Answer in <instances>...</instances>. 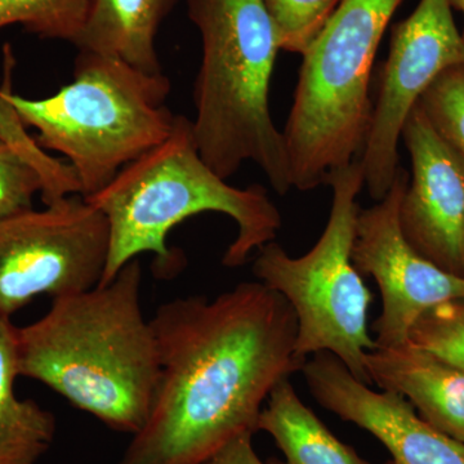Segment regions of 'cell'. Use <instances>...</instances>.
<instances>
[{
  "label": "cell",
  "instance_id": "1",
  "mask_svg": "<svg viewBox=\"0 0 464 464\" xmlns=\"http://www.w3.org/2000/svg\"><path fill=\"white\" fill-rule=\"evenodd\" d=\"M159 378L148 422L121 464H204L257 432L271 391L301 372L297 316L280 293L240 283L215 299L176 298L151 320Z\"/></svg>",
  "mask_w": 464,
  "mask_h": 464
},
{
  "label": "cell",
  "instance_id": "2",
  "mask_svg": "<svg viewBox=\"0 0 464 464\" xmlns=\"http://www.w3.org/2000/svg\"><path fill=\"white\" fill-rule=\"evenodd\" d=\"M141 283L134 258L106 285L54 298L42 319L16 328L18 375L42 382L110 429L141 431L160 368Z\"/></svg>",
  "mask_w": 464,
  "mask_h": 464
},
{
  "label": "cell",
  "instance_id": "3",
  "mask_svg": "<svg viewBox=\"0 0 464 464\" xmlns=\"http://www.w3.org/2000/svg\"><path fill=\"white\" fill-rule=\"evenodd\" d=\"M226 181L201 158L192 121L176 115L163 142L125 166L105 188L84 198L109 224L108 264L100 285L141 253H154L163 273L177 270L179 258L168 248V234L200 213H222L237 226L222 259L226 267H240L256 249L274 241L283 219L265 188H237Z\"/></svg>",
  "mask_w": 464,
  "mask_h": 464
},
{
  "label": "cell",
  "instance_id": "4",
  "mask_svg": "<svg viewBox=\"0 0 464 464\" xmlns=\"http://www.w3.org/2000/svg\"><path fill=\"white\" fill-rule=\"evenodd\" d=\"M188 5L201 38L192 121L201 158L224 179L252 161L285 195L292 188L285 140L270 110L280 47L264 2L188 0Z\"/></svg>",
  "mask_w": 464,
  "mask_h": 464
},
{
  "label": "cell",
  "instance_id": "5",
  "mask_svg": "<svg viewBox=\"0 0 464 464\" xmlns=\"http://www.w3.org/2000/svg\"><path fill=\"white\" fill-rule=\"evenodd\" d=\"M170 82L121 58L79 51L72 81L47 99L12 93L7 99L43 150L60 152L72 167L81 195L105 188L116 174L172 132L167 106Z\"/></svg>",
  "mask_w": 464,
  "mask_h": 464
},
{
  "label": "cell",
  "instance_id": "6",
  "mask_svg": "<svg viewBox=\"0 0 464 464\" xmlns=\"http://www.w3.org/2000/svg\"><path fill=\"white\" fill-rule=\"evenodd\" d=\"M402 0H342L304 54L283 130L290 182L299 191L326 185L360 155L373 103L372 69Z\"/></svg>",
  "mask_w": 464,
  "mask_h": 464
},
{
  "label": "cell",
  "instance_id": "7",
  "mask_svg": "<svg viewBox=\"0 0 464 464\" xmlns=\"http://www.w3.org/2000/svg\"><path fill=\"white\" fill-rule=\"evenodd\" d=\"M326 185L333 190L331 213L314 248L295 258L271 241L258 249L253 274L295 310V353L302 360L331 353L369 386L365 355L377 348L368 331L374 295L353 261L360 210L356 199L365 186L360 160L335 170Z\"/></svg>",
  "mask_w": 464,
  "mask_h": 464
},
{
  "label": "cell",
  "instance_id": "8",
  "mask_svg": "<svg viewBox=\"0 0 464 464\" xmlns=\"http://www.w3.org/2000/svg\"><path fill=\"white\" fill-rule=\"evenodd\" d=\"M109 246L108 219L82 195L0 219V319L39 295L54 299L96 288Z\"/></svg>",
  "mask_w": 464,
  "mask_h": 464
},
{
  "label": "cell",
  "instance_id": "9",
  "mask_svg": "<svg viewBox=\"0 0 464 464\" xmlns=\"http://www.w3.org/2000/svg\"><path fill=\"white\" fill-rule=\"evenodd\" d=\"M463 65L464 38L450 0H420L413 14L393 27L360 154L372 199L381 201L392 188L402 130L424 92L442 72Z\"/></svg>",
  "mask_w": 464,
  "mask_h": 464
},
{
  "label": "cell",
  "instance_id": "10",
  "mask_svg": "<svg viewBox=\"0 0 464 464\" xmlns=\"http://www.w3.org/2000/svg\"><path fill=\"white\" fill-rule=\"evenodd\" d=\"M408 182L409 174L399 168L386 198L357 215L353 265L373 277L382 295V313L373 324L377 347L405 343L430 308L464 298V277L442 270L406 240L400 204Z\"/></svg>",
  "mask_w": 464,
  "mask_h": 464
},
{
  "label": "cell",
  "instance_id": "11",
  "mask_svg": "<svg viewBox=\"0 0 464 464\" xmlns=\"http://www.w3.org/2000/svg\"><path fill=\"white\" fill-rule=\"evenodd\" d=\"M411 174L400 225L418 253L464 277V161L430 123L420 103L402 130Z\"/></svg>",
  "mask_w": 464,
  "mask_h": 464
},
{
  "label": "cell",
  "instance_id": "12",
  "mask_svg": "<svg viewBox=\"0 0 464 464\" xmlns=\"http://www.w3.org/2000/svg\"><path fill=\"white\" fill-rule=\"evenodd\" d=\"M323 408L380 440L395 464H464V444L426 422L404 398L375 392L331 353H317L302 368Z\"/></svg>",
  "mask_w": 464,
  "mask_h": 464
},
{
  "label": "cell",
  "instance_id": "13",
  "mask_svg": "<svg viewBox=\"0 0 464 464\" xmlns=\"http://www.w3.org/2000/svg\"><path fill=\"white\" fill-rule=\"evenodd\" d=\"M371 383L401 396L422 420L464 444V371L411 341L365 355Z\"/></svg>",
  "mask_w": 464,
  "mask_h": 464
},
{
  "label": "cell",
  "instance_id": "14",
  "mask_svg": "<svg viewBox=\"0 0 464 464\" xmlns=\"http://www.w3.org/2000/svg\"><path fill=\"white\" fill-rule=\"evenodd\" d=\"M179 0H92L90 16L76 42L79 51L97 52L159 74L157 52L161 24Z\"/></svg>",
  "mask_w": 464,
  "mask_h": 464
},
{
  "label": "cell",
  "instance_id": "15",
  "mask_svg": "<svg viewBox=\"0 0 464 464\" xmlns=\"http://www.w3.org/2000/svg\"><path fill=\"white\" fill-rule=\"evenodd\" d=\"M262 409L258 431L273 436L290 464H373L333 435L298 398L290 378L277 384ZM384 464H395L392 460Z\"/></svg>",
  "mask_w": 464,
  "mask_h": 464
},
{
  "label": "cell",
  "instance_id": "16",
  "mask_svg": "<svg viewBox=\"0 0 464 464\" xmlns=\"http://www.w3.org/2000/svg\"><path fill=\"white\" fill-rule=\"evenodd\" d=\"M16 328L0 319V464H35L47 453L56 420L33 400L14 395Z\"/></svg>",
  "mask_w": 464,
  "mask_h": 464
},
{
  "label": "cell",
  "instance_id": "17",
  "mask_svg": "<svg viewBox=\"0 0 464 464\" xmlns=\"http://www.w3.org/2000/svg\"><path fill=\"white\" fill-rule=\"evenodd\" d=\"M92 0H0V30L12 25L48 41L76 44Z\"/></svg>",
  "mask_w": 464,
  "mask_h": 464
},
{
  "label": "cell",
  "instance_id": "18",
  "mask_svg": "<svg viewBox=\"0 0 464 464\" xmlns=\"http://www.w3.org/2000/svg\"><path fill=\"white\" fill-rule=\"evenodd\" d=\"M280 51L304 56L329 23L342 0H262Z\"/></svg>",
  "mask_w": 464,
  "mask_h": 464
},
{
  "label": "cell",
  "instance_id": "19",
  "mask_svg": "<svg viewBox=\"0 0 464 464\" xmlns=\"http://www.w3.org/2000/svg\"><path fill=\"white\" fill-rule=\"evenodd\" d=\"M409 341L464 371V298L430 308L411 326Z\"/></svg>",
  "mask_w": 464,
  "mask_h": 464
},
{
  "label": "cell",
  "instance_id": "20",
  "mask_svg": "<svg viewBox=\"0 0 464 464\" xmlns=\"http://www.w3.org/2000/svg\"><path fill=\"white\" fill-rule=\"evenodd\" d=\"M418 103L439 136L464 161V65L442 72Z\"/></svg>",
  "mask_w": 464,
  "mask_h": 464
},
{
  "label": "cell",
  "instance_id": "21",
  "mask_svg": "<svg viewBox=\"0 0 464 464\" xmlns=\"http://www.w3.org/2000/svg\"><path fill=\"white\" fill-rule=\"evenodd\" d=\"M39 168L20 150L0 139V219L33 209V199L44 191Z\"/></svg>",
  "mask_w": 464,
  "mask_h": 464
},
{
  "label": "cell",
  "instance_id": "22",
  "mask_svg": "<svg viewBox=\"0 0 464 464\" xmlns=\"http://www.w3.org/2000/svg\"><path fill=\"white\" fill-rule=\"evenodd\" d=\"M252 438V432L241 433L204 464H265L253 448Z\"/></svg>",
  "mask_w": 464,
  "mask_h": 464
},
{
  "label": "cell",
  "instance_id": "23",
  "mask_svg": "<svg viewBox=\"0 0 464 464\" xmlns=\"http://www.w3.org/2000/svg\"><path fill=\"white\" fill-rule=\"evenodd\" d=\"M451 7L458 9V11L462 12L464 16V0H450ZM464 38V33H463Z\"/></svg>",
  "mask_w": 464,
  "mask_h": 464
},
{
  "label": "cell",
  "instance_id": "24",
  "mask_svg": "<svg viewBox=\"0 0 464 464\" xmlns=\"http://www.w3.org/2000/svg\"><path fill=\"white\" fill-rule=\"evenodd\" d=\"M270 464H290V463L285 462V460L273 459V460H271Z\"/></svg>",
  "mask_w": 464,
  "mask_h": 464
}]
</instances>
